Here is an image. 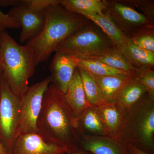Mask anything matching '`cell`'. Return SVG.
Returning <instances> with one entry per match:
<instances>
[{
	"instance_id": "4",
	"label": "cell",
	"mask_w": 154,
	"mask_h": 154,
	"mask_svg": "<svg viewBox=\"0 0 154 154\" xmlns=\"http://www.w3.org/2000/svg\"><path fill=\"white\" fill-rule=\"evenodd\" d=\"M117 139L154 154V100L147 94L126 110Z\"/></svg>"
},
{
	"instance_id": "5",
	"label": "cell",
	"mask_w": 154,
	"mask_h": 154,
	"mask_svg": "<svg viewBox=\"0 0 154 154\" xmlns=\"http://www.w3.org/2000/svg\"><path fill=\"white\" fill-rule=\"evenodd\" d=\"M113 47L110 39L91 22L60 43L54 52L64 53L78 58L90 59L103 55Z\"/></svg>"
},
{
	"instance_id": "26",
	"label": "cell",
	"mask_w": 154,
	"mask_h": 154,
	"mask_svg": "<svg viewBox=\"0 0 154 154\" xmlns=\"http://www.w3.org/2000/svg\"><path fill=\"white\" fill-rule=\"evenodd\" d=\"M123 2L131 6L136 10H139L146 17L154 21V1L143 0H122Z\"/></svg>"
},
{
	"instance_id": "22",
	"label": "cell",
	"mask_w": 154,
	"mask_h": 154,
	"mask_svg": "<svg viewBox=\"0 0 154 154\" xmlns=\"http://www.w3.org/2000/svg\"><path fill=\"white\" fill-rule=\"evenodd\" d=\"M74 57L76 63L77 67L82 69L92 74L98 75H124L133 76L125 72L110 67L105 64L98 61L91 59L78 58L75 57Z\"/></svg>"
},
{
	"instance_id": "24",
	"label": "cell",
	"mask_w": 154,
	"mask_h": 154,
	"mask_svg": "<svg viewBox=\"0 0 154 154\" xmlns=\"http://www.w3.org/2000/svg\"><path fill=\"white\" fill-rule=\"evenodd\" d=\"M131 41L139 47L154 52V25H145L130 37Z\"/></svg>"
},
{
	"instance_id": "28",
	"label": "cell",
	"mask_w": 154,
	"mask_h": 154,
	"mask_svg": "<svg viewBox=\"0 0 154 154\" xmlns=\"http://www.w3.org/2000/svg\"><path fill=\"white\" fill-rule=\"evenodd\" d=\"M20 28V25L15 19L0 10V33L5 31L8 28Z\"/></svg>"
},
{
	"instance_id": "27",
	"label": "cell",
	"mask_w": 154,
	"mask_h": 154,
	"mask_svg": "<svg viewBox=\"0 0 154 154\" xmlns=\"http://www.w3.org/2000/svg\"><path fill=\"white\" fill-rule=\"evenodd\" d=\"M22 4L37 12H41L50 6L60 4V0H23Z\"/></svg>"
},
{
	"instance_id": "15",
	"label": "cell",
	"mask_w": 154,
	"mask_h": 154,
	"mask_svg": "<svg viewBox=\"0 0 154 154\" xmlns=\"http://www.w3.org/2000/svg\"><path fill=\"white\" fill-rule=\"evenodd\" d=\"M96 107L109 136L117 139L126 109L118 102H103Z\"/></svg>"
},
{
	"instance_id": "2",
	"label": "cell",
	"mask_w": 154,
	"mask_h": 154,
	"mask_svg": "<svg viewBox=\"0 0 154 154\" xmlns=\"http://www.w3.org/2000/svg\"><path fill=\"white\" fill-rule=\"evenodd\" d=\"M41 13L45 18L43 29L26 44L35 52L36 66L47 60L60 43L91 22L84 16L67 11L60 4L50 6Z\"/></svg>"
},
{
	"instance_id": "17",
	"label": "cell",
	"mask_w": 154,
	"mask_h": 154,
	"mask_svg": "<svg viewBox=\"0 0 154 154\" xmlns=\"http://www.w3.org/2000/svg\"><path fill=\"white\" fill-rule=\"evenodd\" d=\"M78 14L86 17L99 27L110 39L113 46L117 49L120 51L126 45L128 37L119 30L106 14L100 16L86 12H80Z\"/></svg>"
},
{
	"instance_id": "20",
	"label": "cell",
	"mask_w": 154,
	"mask_h": 154,
	"mask_svg": "<svg viewBox=\"0 0 154 154\" xmlns=\"http://www.w3.org/2000/svg\"><path fill=\"white\" fill-rule=\"evenodd\" d=\"M146 94L145 88L138 81L134 75L122 91L117 102L120 106L127 110Z\"/></svg>"
},
{
	"instance_id": "31",
	"label": "cell",
	"mask_w": 154,
	"mask_h": 154,
	"mask_svg": "<svg viewBox=\"0 0 154 154\" xmlns=\"http://www.w3.org/2000/svg\"><path fill=\"white\" fill-rule=\"evenodd\" d=\"M0 154H8L1 141H0Z\"/></svg>"
},
{
	"instance_id": "10",
	"label": "cell",
	"mask_w": 154,
	"mask_h": 154,
	"mask_svg": "<svg viewBox=\"0 0 154 154\" xmlns=\"http://www.w3.org/2000/svg\"><path fill=\"white\" fill-rule=\"evenodd\" d=\"M66 149L46 142L37 133H28L17 137L9 154H65Z\"/></svg>"
},
{
	"instance_id": "13",
	"label": "cell",
	"mask_w": 154,
	"mask_h": 154,
	"mask_svg": "<svg viewBox=\"0 0 154 154\" xmlns=\"http://www.w3.org/2000/svg\"><path fill=\"white\" fill-rule=\"evenodd\" d=\"M89 74L99 86L103 102L107 103L117 102L122 91L133 76L124 75H98Z\"/></svg>"
},
{
	"instance_id": "1",
	"label": "cell",
	"mask_w": 154,
	"mask_h": 154,
	"mask_svg": "<svg viewBox=\"0 0 154 154\" xmlns=\"http://www.w3.org/2000/svg\"><path fill=\"white\" fill-rule=\"evenodd\" d=\"M36 130L45 142L63 147L68 153L80 150V136L76 119L67 103L64 94L51 83L43 96Z\"/></svg>"
},
{
	"instance_id": "32",
	"label": "cell",
	"mask_w": 154,
	"mask_h": 154,
	"mask_svg": "<svg viewBox=\"0 0 154 154\" xmlns=\"http://www.w3.org/2000/svg\"><path fill=\"white\" fill-rule=\"evenodd\" d=\"M65 154H91L87 152L79 150V151L74 152L70 153H66Z\"/></svg>"
},
{
	"instance_id": "9",
	"label": "cell",
	"mask_w": 154,
	"mask_h": 154,
	"mask_svg": "<svg viewBox=\"0 0 154 154\" xmlns=\"http://www.w3.org/2000/svg\"><path fill=\"white\" fill-rule=\"evenodd\" d=\"M20 25L22 28L19 41L20 43L28 42L36 38L41 33L45 24V18L41 12L32 11L22 4L12 7L8 12Z\"/></svg>"
},
{
	"instance_id": "18",
	"label": "cell",
	"mask_w": 154,
	"mask_h": 154,
	"mask_svg": "<svg viewBox=\"0 0 154 154\" xmlns=\"http://www.w3.org/2000/svg\"><path fill=\"white\" fill-rule=\"evenodd\" d=\"M120 51L130 63L136 68H153L154 52L139 47L129 37L126 45Z\"/></svg>"
},
{
	"instance_id": "21",
	"label": "cell",
	"mask_w": 154,
	"mask_h": 154,
	"mask_svg": "<svg viewBox=\"0 0 154 154\" xmlns=\"http://www.w3.org/2000/svg\"><path fill=\"white\" fill-rule=\"evenodd\" d=\"M90 59L98 61L110 67L125 72L131 75L135 74L136 68L133 66L122 53L115 47L103 55Z\"/></svg>"
},
{
	"instance_id": "19",
	"label": "cell",
	"mask_w": 154,
	"mask_h": 154,
	"mask_svg": "<svg viewBox=\"0 0 154 154\" xmlns=\"http://www.w3.org/2000/svg\"><path fill=\"white\" fill-rule=\"evenodd\" d=\"M60 5L67 11L76 14L86 12L104 16L106 9V0H60Z\"/></svg>"
},
{
	"instance_id": "6",
	"label": "cell",
	"mask_w": 154,
	"mask_h": 154,
	"mask_svg": "<svg viewBox=\"0 0 154 154\" xmlns=\"http://www.w3.org/2000/svg\"><path fill=\"white\" fill-rule=\"evenodd\" d=\"M20 97L0 75V141L9 154L15 139L20 117Z\"/></svg>"
},
{
	"instance_id": "23",
	"label": "cell",
	"mask_w": 154,
	"mask_h": 154,
	"mask_svg": "<svg viewBox=\"0 0 154 154\" xmlns=\"http://www.w3.org/2000/svg\"><path fill=\"white\" fill-rule=\"evenodd\" d=\"M78 68L88 102L92 106H98L103 102L102 93L99 86L88 72Z\"/></svg>"
},
{
	"instance_id": "33",
	"label": "cell",
	"mask_w": 154,
	"mask_h": 154,
	"mask_svg": "<svg viewBox=\"0 0 154 154\" xmlns=\"http://www.w3.org/2000/svg\"><path fill=\"white\" fill-rule=\"evenodd\" d=\"M1 74H2V69H1V66H0V75H1Z\"/></svg>"
},
{
	"instance_id": "16",
	"label": "cell",
	"mask_w": 154,
	"mask_h": 154,
	"mask_svg": "<svg viewBox=\"0 0 154 154\" xmlns=\"http://www.w3.org/2000/svg\"><path fill=\"white\" fill-rule=\"evenodd\" d=\"M77 125L80 136H109L96 106L91 105L86 108L77 119Z\"/></svg>"
},
{
	"instance_id": "25",
	"label": "cell",
	"mask_w": 154,
	"mask_h": 154,
	"mask_svg": "<svg viewBox=\"0 0 154 154\" xmlns=\"http://www.w3.org/2000/svg\"><path fill=\"white\" fill-rule=\"evenodd\" d=\"M135 76L149 97L154 100V71L152 69L136 68Z\"/></svg>"
},
{
	"instance_id": "14",
	"label": "cell",
	"mask_w": 154,
	"mask_h": 154,
	"mask_svg": "<svg viewBox=\"0 0 154 154\" xmlns=\"http://www.w3.org/2000/svg\"><path fill=\"white\" fill-rule=\"evenodd\" d=\"M64 96L77 120L83 111L91 105L86 98L79 70L77 67Z\"/></svg>"
},
{
	"instance_id": "8",
	"label": "cell",
	"mask_w": 154,
	"mask_h": 154,
	"mask_svg": "<svg viewBox=\"0 0 154 154\" xmlns=\"http://www.w3.org/2000/svg\"><path fill=\"white\" fill-rule=\"evenodd\" d=\"M106 2L104 14L110 17L119 30L128 37L145 25L154 24V21L122 0Z\"/></svg>"
},
{
	"instance_id": "11",
	"label": "cell",
	"mask_w": 154,
	"mask_h": 154,
	"mask_svg": "<svg viewBox=\"0 0 154 154\" xmlns=\"http://www.w3.org/2000/svg\"><path fill=\"white\" fill-rule=\"evenodd\" d=\"M55 53L50 65L51 83L65 95L77 64L73 56L63 52Z\"/></svg>"
},
{
	"instance_id": "12",
	"label": "cell",
	"mask_w": 154,
	"mask_h": 154,
	"mask_svg": "<svg viewBox=\"0 0 154 154\" xmlns=\"http://www.w3.org/2000/svg\"><path fill=\"white\" fill-rule=\"evenodd\" d=\"M80 150L91 154H128L126 145L110 136H81Z\"/></svg>"
},
{
	"instance_id": "34",
	"label": "cell",
	"mask_w": 154,
	"mask_h": 154,
	"mask_svg": "<svg viewBox=\"0 0 154 154\" xmlns=\"http://www.w3.org/2000/svg\"><path fill=\"white\" fill-rule=\"evenodd\" d=\"M0 54H1V51H0Z\"/></svg>"
},
{
	"instance_id": "30",
	"label": "cell",
	"mask_w": 154,
	"mask_h": 154,
	"mask_svg": "<svg viewBox=\"0 0 154 154\" xmlns=\"http://www.w3.org/2000/svg\"><path fill=\"white\" fill-rule=\"evenodd\" d=\"M20 1L19 0H0V6L5 7L9 6L15 7L19 5Z\"/></svg>"
},
{
	"instance_id": "3",
	"label": "cell",
	"mask_w": 154,
	"mask_h": 154,
	"mask_svg": "<svg viewBox=\"0 0 154 154\" xmlns=\"http://www.w3.org/2000/svg\"><path fill=\"white\" fill-rule=\"evenodd\" d=\"M0 51L2 75L12 91L21 97L35 72V52L30 46L18 44L6 31L0 33Z\"/></svg>"
},
{
	"instance_id": "7",
	"label": "cell",
	"mask_w": 154,
	"mask_h": 154,
	"mask_svg": "<svg viewBox=\"0 0 154 154\" xmlns=\"http://www.w3.org/2000/svg\"><path fill=\"white\" fill-rule=\"evenodd\" d=\"M51 82L49 76L29 86L20 97V117L16 138L25 134L37 133V119L44 94Z\"/></svg>"
},
{
	"instance_id": "29",
	"label": "cell",
	"mask_w": 154,
	"mask_h": 154,
	"mask_svg": "<svg viewBox=\"0 0 154 154\" xmlns=\"http://www.w3.org/2000/svg\"><path fill=\"white\" fill-rule=\"evenodd\" d=\"M126 146L128 154H151L141 149L133 144H128Z\"/></svg>"
}]
</instances>
